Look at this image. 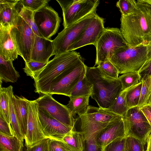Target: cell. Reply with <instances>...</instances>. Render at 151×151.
I'll return each instance as SVG.
<instances>
[{"label":"cell","instance_id":"6da1fadb","mask_svg":"<svg viewBox=\"0 0 151 151\" xmlns=\"http://www.w3.org/2000/svg\"><path fill=\"white\" fill-rule=\"evenodd\" d=\"M120 29L130 46L147 45L151 41V0H137L135 10L127 16L121 15Z\"/></svg>","mask_w":151,"mask_h":151},{"label":"cell","instance_id":"836d02e7","mask_svg":"<svg viewBox=\"0 0 151 151\" xmlns=\"http://www.w3.org/2000/svg\"><path fill=\"white\" fill-rule=\"evenodd\" d=\"M116 6L119 9L122 15L127 16L135 10L137 7V1L119 0L116 2Z\"/></svg>","mask_w":151,"mask_h":151},{"label":"cell","instance_id":"d4e9b609","mask_svg":"<svg viewBox=\"0 0 151 151\" xmlns=\"http://www.w3.org/2000/svg\"><path fill=\"white\" fill-rule=\"evenodd\" d=\"M70 147L72 151H84V137L81 132L72 129L62 140Z\"/></svg>","mask_w":151,"mask_h":151},{"label":"cell","instance_id":"ba28073f","mask_svg":"<svg viewBox=\"0 0 151 151\" xmlns=\"http://www.w3.org/2000/svg\"><path fill=\"white\" fill-rule=\"evenodd\" d=\"M10 34L18 55L25 62L30 61L35 33L31 27L19 14L11 28Z\"/></svg>","mask_w":151,"mask_h":151},{"label":"cell","instance_id":"7a4b0ae2","mask_svg":"<svg viewBox=\"0 0 151 151\" xmlns=\"http://www.w3.org/2000/svg\"><path fill=\"white\" fill-rule=\"evenodd\" d=\"M85 74L92 86V98L99 107L108 109L123 91L120 81L106 75L98 66H86Z\"/></svg>","mask_w":151,"mask_h":151},{"label":"cell","instance_id":"30bf717a","mask_svg":"<svg viewBox=\"0 0 151 151\" xmlns=\"http://www.w3.org/2000/svg\"><path fill=\"white\" fill-rule=\"evenodd\" d=\"M96 13L89 15L64 28L52 40L54 46V55L56 56L68 52L70 46L75 42L83 33Z\"/></svg>","mask_w":151,"mask_h":151},{"label":"cell","instance_id":"4fadbf2b","mask_svg":"<svg viewBox=\"0 0 151 151\" xmlns=\"http://www.w3.org/2000/svg\"><path fill=\"white\" fill-rule=\"evenodd\" d=\"M99 0H77L73 5L62 9L64 28L87 16L96 13Z\"/></svg>","mask_w":151,"mask_h":151},{"label":"cell","instance_id":"ab89813d","mask_svg":"<svg viewBox=\"0 0 151 151\" xmlns=\"http://www.w3.org/2000/svg\"><path fill=\"white\" fill-rule=\"evenodd\" d=\"M47 151H72L68 146L62 140L50 139Z\"/></svg>","mask_w":151,"mask_h":151},{"label":"cell","instance_id":"8d00e7d4","mask_svg":"<svg viewBox=\"0 0 151 151\" xmlns=\"http://www.w3.org/2000/svg\"><path fill=\"white\" fill-rule=\"evenodd\" d=\"M125 137L126 151H145L144 145L138 139L131 136Z\"/></svg>","mask_w":151,"mask_h":151},{"label":"cell","instance_id":"277c9868","mask_svg":"<svg viewBox=\"0 0 151 151\" xmlns=\"http://www.w3.org/2000/svg\"><path fill=\"white\" fill-rule=\"evenodd\" d=\"M147 45L129 46L117 50L110 61L119 74L138 72L147 61Z\"/></svg>","mask_w":151,"mask_h":151},{"label":"cell","instance_id":"681fc988","mask_svg":"<svg viewBox=\"0 0 151 151\" xmlns=\"http://www.w3.org/2000/svg\"><path fill=\"white\" fill-rule=\"evenodd\" d=\"M24 151H25V150H24Z\"/></svg>","mask_w":151,"mask_h":151},{"label":"cell","instance_id":"52a82bcc","mask_svg":"<svg viewBox=\"0 0 151 151\" xmlns=\"http://www.w3.org/2000/svg\"><path fill=\"white\" fill-rule=\"evenodd\" d=\"M86 66L82 58L79 59L53 80L47 94L62 95L70 97Z\"/></svg>","mask_w":151,"mask_h":151},{"label":"cell","instance_id":"ac0fdd59","mask_svg":"<svg viewBox=\"0 0 151 151\" xmlns=\"http://www.w3.org/2000/svg\"><path fill=\"white\" fill-rule=\"evenodd\" d=\"M54 50L52 40L40 37L35 34L30 61L48 63L50 58L54 55Z\"/></svg>","mask_w":151,"mask_h":151},{"label":"cell","instance_id":"5b68a950","mask_svg":"<svg viewBox=\"0 0 151 151\" xmlns=\"http://www.w3.org/2000/svg\"><path fill=\"white\" fill-rule=\"evenodd\" d=\"M108 109L89 106L86 112L76 119L81 123L84 139L96 137L111 121L119 116Z\"/></svg>","mask_w":151,"mask_h":151},{"label":"cell","instance_id":"b9f144b4","mask_svg":"<svg viewBox=\"0 0 151 151\" xmlns=\"http://www.w3.org/2000/svg\"><path fill=\"white\" fill-rule=\"evenodd\" d=\"M103 148L97 145L95 137H90L85 139L84 151H103Z\"/></svg>","mask_w":151,"mask_h":151},{"label":"cell","instance_id":"d6986e66","mask_svg":"<svg viewBox=\"0 0 151 151\" xmlns=\"http://www.w3.org/2000/svg\"><path fill=\"white\" fill-rule=\"evenodd\" d=\"M19 0H0V25L9 29L14 25L19 15L17 5Z\"/></svg>","mask_w":151,"mask_h":151},{"label":"cell","instance_id":"f1b7e54d","mask_svg":"<svg viewBox=\"0 0 151 151\" xmlns=\"http://www.w3.org/2000/svg\"><path fill=\"white\" fill-rule=\"evenodd\" d=\"M142 81L127 89L126 95V104L128 109L138 106Z\"/></svg>","mask_w":151,"mask_h":151},{"label":"cell","instance_id":"d590c367","mask_svg":"<svg viewBox=\"0 0 151 151\" xmlns=\"http://www.w3.org/2000/svg\"><path fill=\"white\" fill-rule=\"evenodd\" d=\"M107 76L115 79H118L119 71L114 65L110 61H101L97 66Z\"/></svg>","mask_w":151,"mask_h":151},{"label":"cell","instance_id":"ffe728a7","mask_svg":"<svg viewBox=\"0 0 151 151\" xmlns=\"http://www.w3.org/2000/svg\"><path fill=\"white\" fill-rule=\"evenodd\" d=\"M11 29L0 25V55L5 60L13 61L19 55L10 35Z\"/></svg>","mask_w":151,"mask_h":151},{"label":"cell","instance_id":"603a6c76","mask_svg":"<svg viewBox=\"0 0 151 151\" xmlns=\"http://www.w3.org/2000/svg\"><path fill=\"white\" fill-rule=\"evenodd\" d=\"M90 96H83L70 97L68 104L66 105L72 116L75 117L84 114L88 108Z\"/></svg>","mask_w":151,"mask_h":151},{"label":"cell","instance_id":"7bdbcfd3","mask_svg":"<svg viewBox=\"0 0 151 151\" xmlns=\"http://www.w3.org/2000/svg\"><path fill=\"white\" fill-rule=\"evenodd\" d=\"M50 139L46 138L26 149L24 148L25 151H47L48 143Z\"/></svg>","mask_w":151,"mask_h":151},{"label":"cell","instance_id":"f6af8a7d","mask_svg":"<svg viewBox=\"0 0 151 151\" xmlns=\"http://www.w3.org/2000/svg\"><path fill=\"white\" fill-rule=\"evenodd\" d=\"M140 109L151 126V106L148 104Z\"/></svg>","mask_w":151,"mask_h":151},{"label":"cell","instance_id":"2e32d148","mask_svg":"<svg viewBox=\"0 0 151 151\" xmlns=\"http://www.w3.org/2000/svg\"><path fill=\"white\" fill-rule=\"evenodd\" d=\"M38 115L43 132L47 138L62 140L69 132L74 129L54 118L44 110L38 108Z\"/></svg>","mask_w":151,"mask_h":151},{"label":"cell","instance_id":"4dcf8cb0","mask_svg":"<svg viewBox=\"0 0 151 151\" xmlns=\"http://www.w3.org/2000/svg\"><path fill=\"white\" fill-rule=\"evenodd\" d=\"M17 8L19 15L31 27L34 33L39 36L44 37L35 24L34 12L23 6L20 2V0L17 5Z\"/></svg>","mask_w":151,"mask_h":151},{"label":"cell","instance_id":"9c48e42d","mask_svg":"<svg viewBox=\"0 0 151 151\" xmlns=\"http://www.w3.org/2000/svg\"><path fill=\"white\" fill-rule=\"evenodd\" d=\"M125 137L131 136L145 145L151 134V126L138 106L129 109L123 117Z\"/></svg>","mask_w":151,"mask_h":151},{"label":"cell","instance_id":"83f0119b","mask_svg":"<svg viewBox=\"0 0 151 151\" xmlns=\"http://www.w3.org/2000/svg\"><path fill=\"white\" fill-rule=\"evenodd\" d=\"M141 81L142 85L138 106L139 108L149 104L151 98V76L145 75Z\"/></svg>","mask_w":151,"mask_h":151},{"label":"cell","instance_id":"e575fe53","mask_svg":"<svg viewBox=\"0 0 151 151\" xmlns=\"http://www.w3.org/2000/svg\"><path fill=\"white\" fill-rule=\"evenodd\" d=\"M47 63L33 61L25 62V67L23 68L24 71L27 76L32 78L34 74L43 68Z\"/></svg>","mask_w":151,"mask_h":151},{"label":"cell","instance_id":"ee69618b","mask_svg":"<svg viewBox=\"0 0 151 151\" xmlns=\"http://www.w3.org/2000/svg\"><path fill=\"white\" fill-rule=\"evenodd\" d=\"M138 73L140 77V81H142V79L145 75L151 76V59L145 62Z\"/></svg>","mask_w":151,"mask_h":151},{"label":"cell","instance_id":"74e56055","mask_svg":"<svg viewBox=\"0 0 151 151\" xmlns=\"http://www.w3.org/2000/svg\"><path fill=\"white\" fill-rule=\"evenodd\" d=\"M50 1L49 0H21L20 2L24 7L34 12L47 5Z\"/></svg>","mask_w":151,"mask_h":151},{"label":"cell","instance_id":"7402d4cb","mask_svg":"<svg viewBox=\"0 0 151 151\" xmlns=\"http://www.w3.org/2000/svg\"><path fill=\"white\" fill-rule=\"evenodd\" d=\"M20 76L13 66V61L5 60L0 55V79L6 83H14Z\"/></svg>","mask_w":151,"mask_h":151},{"label":"cell","instance_id":"4316f807","mask_svg":"<svg viewBox=\"0 0 151 151\" xmlns=\"http://www.w3.org/2000/svg\"><path fill=\"white\" fill-rule=\"evenodd\" d=\"M85 72L86 69L82 73L78 82L73 89L70 96H91L92 91V86L87 78Z\"/></svg>","mask_w":151,"mask_h":151},{"label":"cell","instance_id":"bcb514c9","mask_svg":"<svg viewBox=\"0 0 151 151\" xmlns=\"http://www.w3.org/2000/svg\"><path fill=\"white\" fill-rule=\"evenodd\" d=\"M147 61L151 59V41L147 45Z\"/></svg>","mask_w":151,"mask_h":151},{"label":"cell","instance_id":"1f68e13d","mask_svg":"<svg viewBox=\"0 0 151 151\" xmlns=\"http://www.w3.org/2000/svg\"><path fill=\"white\" fill-rule=\"evenodd\" d=\"M123 91L126 90L138 84L140 81L138 72H131L123 74L118 77Z\"/></svg>","mask_w":151,"mask_h":151},{"label":"cell","instance_id":"8992f818","mask_svg":"<svg viewBox=\"0 0 151 151\" xmlns=\"http://www.w3.org/2000/svg\"><path fill=\"white\" fill-rule=\"evenodd\" d=\"M129 45L117 28L107 27L105 29L96 42V59L94 66L100 62L110 60L118 50Z\"/></svg>","mask_w":151,"mask_h":151},{"label":"cell","instance_id":"cb8c5ba5","mask_svg":"<svg viewBox=\"0 0 151 151\" xmlns=\"http://www.w3.org/2000/svg\"><path fill=\"white\" fill-rule=\"evenodd\" d=\"M8 96L9 112L11 126L15 135L20 141L23 142L24 137L18 120L13 101L14 95L13 87L10 85L6 87Z\"/></svg>","mask_w":151,"mask_h":151},{"label":"cell","instance_id":"5bb4252c","mask_svg":"<svg viewBox=\"0 0 151 151\" xmlns=\"http://www.w3.org/2000/svg\"><path fill=\"white\" fill-rule=\"evenodd\" d=\"M27 130L24 136L25 146L27 148L47 138L43 132L38 115L36 100H29Z\"/></svg>","mask_w":151,"mask_h":151},{"label":"cell","instance_id":"60d3db41","mask_svg":"<svg viewBox=\"0 0 151 151\" xmlns=\"http://www.w3.org/2000/svg\"><path fill=\"white\" fill-rule=\"evenodd\" d=\"M0 132L10 136H13L14 135L11 124L8 123L3 114L0 112Z\"/></svg>","mask_w":151,"mask_h":151},{"label":"cell","instance_id":"d6a6232c","mask_svg":"<svg viewBox=\"0 0 151 151\" xmlns=\"http://www.w3.org/2000/svg\"><path fill=\"white\" fill-rule=\"evenodd\" d=\"M0 112L3 115L8 123L11 124L9 112L8 96L6 88L0 86Z\"/></svg>","mask_w":151,"mask_h":151},{"label":"cell","instance_id":"f546056e","mask_svg":"<svg viewBox=\"0 0 151 151\" xmlns=\"http://www.w3.org/2000/svg\"><path fill=\"white\" fill-rule=\"evenodd\" d=\"M127 91V89L122 91L108 109L116 114L122 117L125 115L128 110L126 101Z\"/></svg>","mask_w":151,"mask_h":151},{"label":"cell","instance_id":"44dd1931","mask_svg":"<svg viewBox=\"0 0 151 151\" xmlns=\"http://www.w3.org/2000/svg\"><path fill=\"white\" fill-rule=\"evenodd\" d=\"M13 101L17 117L24 138L27 130L29 100L24 97H20L14 94Z\"/></svg>","mask_w":151,"mask_h":151},{"label":"cell","instance_id":"7c38bea8","mask_svg":"<svg viewBox=\"0 0 151 151\" xmlns=\"http://www.w3.org/2000/svg\"><path fill=\"white\" fill-rule=\"evenodd\" d=\"M34 13L35 22L39 32L44 37L50 39L60 27V19L58 14L47 5Z\"/></svg>","mask_w":151,"mask_h":151},{"label":"cell","instance_id":"7dc6e473","mask_svg":"<svg viewBox=\"0 0 151 151\" xmlns=\"http://www.w3.org/2000/svg\"><path fill=\"white\" fill-rule=\"evenodd\" d=\"M147 143V147L145 151H151V134L148 137Z\"/></svg>","mask_w":151,"mask_h":151},{"label":"cell","instance_id":"3957f363","mask_svg":"<svg viewBox=\"0 0 151 151\" xmlns=\"http://www.w3.org/2000/svg\"><path fill=\"white\" fill-rule=\"evenodd\" d=\"M81 58L79 53L73 51L55 56L33 76L35 92L41 94H48L53 80Z\"/></svg>","mask_w":151,"mask_h":151},{"label":"cell","instance_id":"9a60e30c","mask_svg":"<svg viewBox=\"0 0 151 151\" xmlns=\"http://www.w3.org/2000/svg\"><path fill=\"white\" fill-rule=\"evenodd\" d=\"M104 19L97 14L76 41L70 45L68 51H71L89 45L94 46L103 32Z\"/></svg>","mask_w":151,"mask_h":151},{"label":"cell","instance_id":"e0dca14e","mask_svg":"<svg viewBox=\"0 0 151 151\" xmlns=\"http://www.w3.org/2000/svg\"><path fill=\"white\" fill-rule=\"evenodd\" d=\"M125 137L123 117L119 116L111 121L95 137L98 145L103 148L116 139Z\"/></svg>","mask_w":151,"mask_h":151},{"label":"cell","instance_id":"c3c4849f","mask_svg":"<svg viewBox=\"0 0 151 151\" xmlns=\"http://www.w3.org/2000/svg\"><path fill=\"white\" fill-rule=\"evenodd\" d=\"M149 105H150L151 106V98L149 103Z\"/></svg>","mask_w":151,"mask_h":151},{"label":"cell","instance_id":"484cf974","mask_svg":"<svg viewBox=\"0 0 151 151\" xmlns=\"http://www.w3.org/2000/svg\"><path fill=\"white\" fill-rule=\"evenodd\" d=\"M23 142L15 135H7L0 132V151H24Z\"/></svg>","mask_w":151,"mask_h":151},{"label":"cell","instance_id":"f35d334b","mask_svg":"<svg viewBox=\"0 0 151 151\" xmlns=\"http://www.w3.org/2000/svg\"><path fill=\"white\" fill-rule=\"evenodd\" d=\"M125 137H119L103 148V151H126Z\"/></svg>","mask_w":151,"mask_h":151},{"label":"cell","instance_id":"8fae6325","mask_svg":"<svg viewBox=\"0 0 151 151\" xmlns=\"http://www.w3.org/2000/svg\"><path fill=\"white\" fill-rule=\"evenodd\" d=\"M38 108L44 110L54 118L74 129L75 120L66 105L58 102L49 94H42L36 99Z\"/></svg>","mask_w":151,"mask_h":151}]
</instances>
